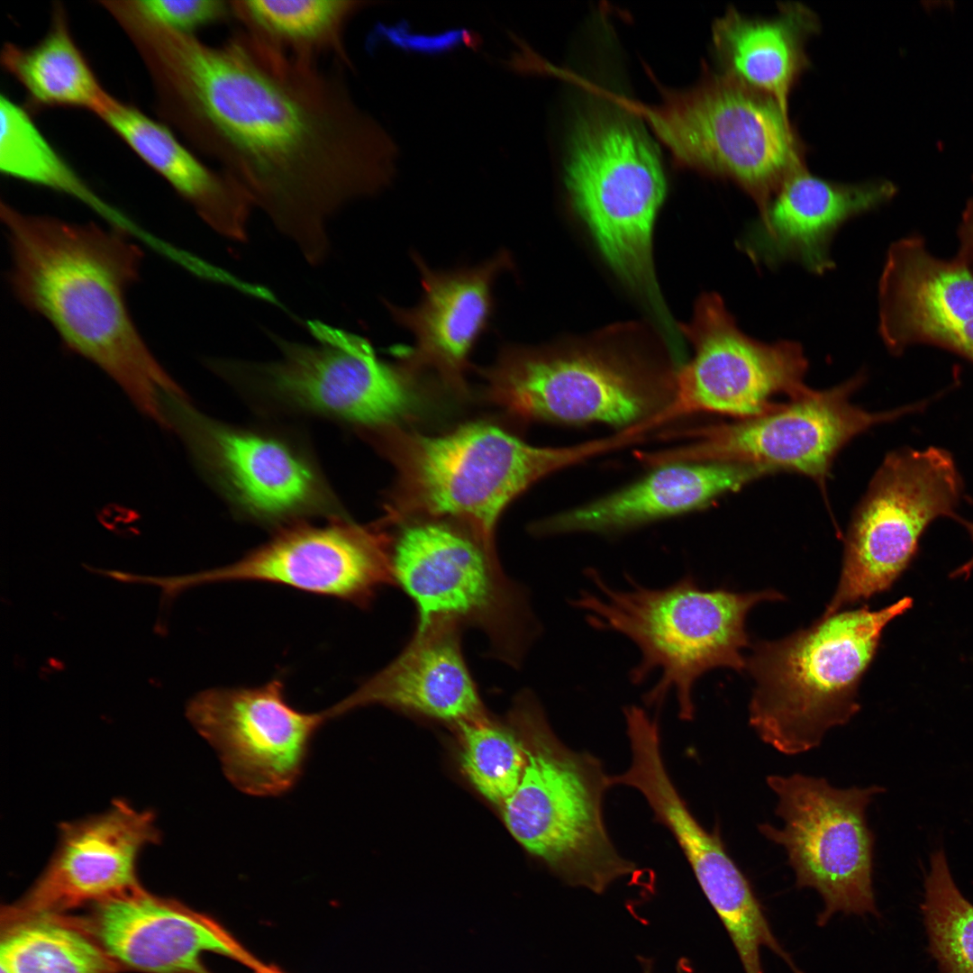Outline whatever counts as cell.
I'll list each match as a JSON object with an SVG mask.
<instances>
[{
	"mask_svg": "<svg viewBox=\"0 0 973 973\" xmlns=\"http://www.w3.org/2000/svg\"><path fill=\"white\" fill-rule=\"evenodd\" d=\"M961 478L943 449L889 453L858 505L844 541L841 573L823 615L887 591L938 517L953 516Z\"/></svg>",
	"mask_w": 973,
	"mask_h": 973,
	"instance_id": "obj_13",
	"label": "cell"
},
{
	"mask_svg": "<svg viewBox=\"0 0 973 973\" xmlns=\"http://www.w3.org/2000/svg\"><path fill=\"white\" fill-rule=\"evenodd\" d=\"M783 827L758 825L786 850L796 887L814 889L823 902L817 924L835 914L878 915L873 888L875 835L866 811L880 786L837 788L824 777L769 775Z\"/></svg>",
	"mask_w": 973,
	"mask_h": 973,
	"instance_id": "obj_12",
	"label": "cell"
},
{
	"mask_svg": "<svg viewBox=\"0 0 973 973\" xmlns=\"http://www.w3.org/2000/svg\"><path fill=\"white\" fill-rule=\"evenodd\" d=\"M423 297L413 308L387 305L398 324L409 330L414 345L405 353V365L415 375L432 372L452 392L465 396L468 356L484 331L492 310V286L499 273L512 267L502 251L473 267L432 270L418 256Z\"/></svg>",
	"mask_w": 973,
	"mask_h": 973,
	"instance_id": "obj_21",
	"label": "cell"
},
{
	"mask_svg": "<svg viewBox=\"0 0 973 973\" xmlns=\"http://www.w3.org/2000/svg\"><path fill=\"white\" fill-rule=\"evenodd\" d=\"M589 503L555 514L531 526L539 536L615 534L699 510L714 499L775 472L745 463H670Z\"/></svg>",
	"mask_w": 973,
	"mask_h": 973,
	"instance_id": "obj_24",
	"label": "cell"
},
{
	"mask_svg": "<svg viewBox=\"0 0 973 973\" xmlns=\"http://www.w3.org/2000/svg\"><path fill=\"white\" fill-rule=\"evenodd\" d=\"M510 721L506 725L485 716L456 726L463 774L483 797L499 807L515 791L526 763L523 741L512 715Z\"/></svg>",
	"mask_w": 973,
	"mask_h": 973,
	"instance_id": "obj_34",
	"label": "cell"
},
{
	"mask_svg": "<svg viewBox=\"0 0 973 973\" xmlns=\"http://www.w3.org/2000/svg\"><path fill=\"white\" fill-rule=\"evenodd\" d=\"M462 630L447 621L417 623L402 652L329 708L331 718L373 705L456 726L486 716L462 652Z\"/></svg>",
	"mask_w": 973,
	"mask_h": 973,
	"instance_id": "obj_23",
	"label": "cell"
},
{
	"mask_svg": "<svg viewBox=\"0 0 973 973\" xmlns=\"http://www.w3.org/2000/svg\"><path fill=\"white\" fill-rule=\"evenodd\" d=\"M682 332L694 346L692 359L676 372L672 402L659 414L663 424L682 415L714 413L743 420L778 409L815 390L805 383L808 360L800 343H768L741 331L714 293L703 296Z\"/></svg>",
	"mask_w": 973,
	"mask_h": 973,
	"instance_id": "obj_15",
	"label": "cell"
},
{
	"mask_svg": "<svg viewBox=\"0 0 973 973\" xmlns=\"http://www.w3.org/2000/svg\"><path fill=\"white\" fill-rule=\"evenodd\" d=\"M1 973H10L7 969L1 966Z\"/></svg>",
	"mask_w": 973,
	"mask_h": 973,
	"instance_id": "obj_41",
	"label": "cell"
},
{
	"mask_svg": "<svg viewBox=\"0 0 973 973\" xmlns=\"http://www.w3.org/2000/svg\"><path fill=\"white\" fill-rule=\"evenodd\" d=\"M361 0H230L232 15L268 45L300 60L352 69L345 33L368 5Z\"/></svg>",
	"mask_w": 973,
	"mask_h": 973,
	"instance_id": "obj_29",
	"label": "cell"
},
{
	"mask_svg": "<svg viewBox=\"0 0 973 973\" xmlns=\"http://www.w3.org/2000/svg\"><path fill=\"white\" fill-rule=\"evenodd\" d=\"M366 436L396 471L378 525L388 528L448 516L492 544L501 514L532 485L616 448L613 437L566 447L532 446L482 422L463 424L439 436L403 425L385 427Z\"/></svg>",
	"mask_w": 973,
	"mask_h": 973,
	"instance_id": "obj_3",
	"label": "cell"
},
{
	"mask_svg": "<svg viewBox=\"0 0 973 973\" xmlns=\"http://www.w3.org/2000/svg\"><path fill=\"white\" fill-rule=\"evenodd\" d=\"M912 605L905 596L879 610L840 611L782 639L756 642L745 669L755 682L749 723L759 738L797 755L849 723L860 709L859 687L884 629Z\"/></svg>",
	"mask_w": 973,
	"mask_h": 973,
	"instance_id": "obj_5",
	"label": "cell"
},
{
	"mask_svg": "<svg viewBox=\"0 0 973 973\" xmlns=\"http://www.w3.org/2000/svg\"><path fill=\"white\" fill-rule=\"evenodd\" d=\"M388 543L387 532L377 524L344 519L323 526L302 523L196 579L268 582L366 607L380 588L394 584Z\"/></svg>",
	"mask_w": 973,
	"mask_h": 973,
	"instance_id": "obj_18",
	"label": "cell"
},
{
	"mask_svg": "<svg viewBox=\"0 0 973 973\" xmlns=\"http://www.w3.org/2000/svg\"><path fill=\"white\" fill-rule=\"evenodd\" d=\"M820 29L817 15L798 2L779 4L771 18L735 8L715 20L713 42L723 73L774 98L788 113V97L809 67L805 42Z\"/></svg>",
	"mask_w": 973,
	"mask_h": 973,
	"instance_id": "obj_27",
	"label": "cell"
},
{
	"mask_svg": "<svg viewBox=\"0 0 973 973\" xmlns=\"http://www.w3.org/2000/svg\"><path fill=\"white\" fill-rule=\"evenodd\" d=\"M947 348L963 354L973 361V320L954 335Z\"/></svg>",
	"mask_w": 973,
	"mask_h": 973,
	"instance_id": "obj_37",
	"label": "cell"
},
{
	"mask_svg": "<svg viewBox=\"0 0 973 973\" xmlns=\"http://www.w3.org/2000/svg\"><path fill=\"white\" fill-rule=\"evenodd\" d=\"M307 326L322 345L272 334L280 359L228 360L225 377L261 388L295 408L351 424L364 434L402 425L421 413L416 375L380 360L359 336L319 322Z\"/></svg>",
	"mask_w": 973,
	"mask_h": 973,
	"instance_id": "obj_11",
	"label": "cell"
},
{
	"mask_svg": "<svg viewBox=\"0 0 973 973\" xmlns=\"http://www.w3.org/2000/svg\"><path fill=\"white\" fill-rule=\"evenodd\" d=\"M98 117L214 230L235 241L247 239L253 206L224 172L205 164L167 125L132 104L114 97Z\"/></svg>",
	"mask_w": 973,
	"mask_h": 973,
	"instance_id": "obj_26",
	"label": "cell"
},
{
	"mask_svg": "<svg viewBox=\"0 0 973 973\" xmlns=\"http://www.w3.org/2000/svg\"><path fill=\"white\" fill-rule=\"evenodd\" d=\"M160 118L244 192L312 264L327 221L395 181L400 148L354 97L343 68H324L241 28L210 44L147 14L125 26Z\"/></svg>",
	"mask_w": 973,
	"mask_h": 973,
	"instance_id": "obj_1",
	"label": "cell"
},
{
	"mask_svg": "<svg viewBox=\"0 0 973 973\" xmlns=\"http://www.w3.org/2000/svg\"><path fill=\"white\" fill-rule=\"evenodd\" d=\"M964 525L969 532L971 540L973 541V523L964 522ZM973 569V556L970 559L961 565L959 568L954 570L952 577L968 576Z\"/></svg>",
	"mask_w": 973,
	"mask_h": 973,
	"instance_id": "obj_39",
	"label": "cell"
},
{
	"mask_svg": "<svg viewBox=\"0 0 973 973\" xmlns=\"http://www.w3.org/2000/svg\"><path fill=\"white\" fill-rule=\"evenodd\" d=\"M511 714L526 763L518 787L501 807L506 828L565 883L603 894L636 870L619 854L605 825L609 776L596 757L559 740L532 693H521Z\"/></svg>",
	"mask_w": 973,
	"mask_h": 973,
	"instance_id": "obj_6",
	"label": "cell"
},
{
	"mask_svg": "<svg viewBox=\"0 0 973 973\" xmlns=\"http://www.w3.org/2000/svg\"><path fill=\"white\" fill-rule=\"evenodd\" d=\"M961 250L959 259L967 265L973 261V196L967 203L959 229Z\"/></svg>",
	"mask_w": 973,
	"mask_h": 973,
	"instance_id": "obj_36",
	"label": "cell"
},
{
	"mask_svg": "<svg viewBox=\"0 0 973 973\" xmlns=\"http://www.w3.org/2000/svg\"><path fill=\"white\" fill-rule=\"evenodd\" d=\"M587 577L593 589L582 591L572 605L592 628L617 632L635 645L640 660L630 672L632 682L643 683L657 673L645 702L661 704L673 693L684 721L694 718V687L705 673L718 668L745 670L742 650L750 645L746 618L750 609L784 599L776 590L704 589L692 576L661 588L634 581L616 587L595 569Z\"/></svg>",
	"mask_w": 973,
	"mask_h": 973,
	"instance_id": "obj_4",
	"label": "cell"
},
{
	"mask_svg": "<svg viewBox=\"0 0 973 973\" xmlns=\"http://www.w3.org/2000/svg\"><path fill=\"white\" fill-rule=\"evenodd\" d=\"M920 908L940 972L973 973V905L955 884L942 849L931 854Z\"/></svg>",
	"mask_w": 973,
	"mask_h": 973,
	"instance_id": "obj_33",
	"label": "cell"
},
{
	"mask_svg": "<svg viewBox=\"0 0 973 973\" xmlns=\"http://www.w3.org/2000/svg\"><path fill=\"white\" fill-rule=\"evenodd\" d=\"M481 374L485 398L514 418L620 431L651 422L672 402L676 386V373L622 358L512 345Z\"/></svg>",
	"mask_w": 973,
	"mask_h": 973,
	"instance_id": "obj_10",
	"label": "cell"
},
{
	"mask_svg": "<svg viewBox=\"0 0 973 973\" xmlns=\"http://www.w3.org/2000/svg\"><path fill=\"white\" fill-rule=\"evenodd\" d=\"M879 334L894 353L918 342L947 347L973 320V272L959 259H939L922 240L888 250L878 283Z\"/></svg>",
	"mask_w": 973,
	"mask_h": 973,
	"instance_id": "obj_25",
	"label": "cell"
},
{
	"mask_svg": "<svg viewBox=\"0 0 973 973\" xmlns=\"http://www.w3.org/2000/svg\"><path fill=\"white\" fill-rule=\"evenodd\" d=\"M93 930L117 961L148 973H210L205 952L254 959L210 917L140 886L97 903Z\"/></svg>",
	"mask_w": 973,
	"mask_h": 973,
	"instance_id": "obj_22",
	"label": "cell"
},
{
	"mask_svg": "<svg viewBox=\"0 0 973 973\" xmlns=\"http://www.w3.org/2000/svg\"><path fill=\"white\" fill-rule=\"evenodd\" d=\"M159 405L161 427L178 436L201 473L248 516L278 523L331 507L316 468L286 440L215 421L186 393L162 391Z\"/></svg>",
	"mask_w": 973,
	"mask_h": 973,
	"instance_id": "obj_16",
	"label": "cell"
},
{
	"mask_svg": "<svg viewBox=\"0 0 973 973\" xmlns=\"http://www.w3.org/2000/svg\"><path fill=\"white\" fill-rule=\"evenodd\" d=\"M150 16L179 32L195 34L204 27L232 18L230 0H138Z\"/></svg>",
	"mask_w": 973,
	"mask_h": 973,
	"instance_id": "obj_35",
	"label": "cell"
},
{
	"mask_svg": "<svg viewBox=\"0 0 973 973\" xmlns=\"http://www.w3.org/2000/svg\"><path fill=\"white\" fill-rule=\"evenodd\" d=\"M680 164L741 187L761 214L794 172L805 146L788 113L771 96L725 74L664 95L655 105H632Z\"/></svg>",
	"mask_w": 973,
	"mask_h": 973,
	"instance_id": "obj_9",
	"label": "cell"
},
{
	"mask_svg": "<svg viewBox=\"0 0 973 973\" xmlns=\"http://www.w3.org/2000/svg\"><path fill=\"white\" fill-rule=\"evenodd\" d=\"M154 815L115 800L106 811L63 823L47 867L29 891L5 909V925L55 915L139 887L137 861L158 843Z\"/></svg>",
	"mask_w": 973,
	"mask_h": 973,
	"instance_id": "obj_19",
	"label": "cell"
},
{
	"mask_svg": "<svg viewBox=\"0 0 973 973\" xmlns=\"http://www.w3.org/2000/svg\"><path fill=\"white\" fill-rule=\"evenodd\" d=\"M256 973H284L274 966H268L261 962H258L254 968Z\"/></svg>",
	"mask_w": 973,
	"mask_h": 973,
	"instance_id": "obj_40",
	"label": "cell"
},
{
	"mask_svg": "<svg viewBox=\"0 0 973 973\" xmlns=\"http://www.w3.org/2000/svg\"><path fill=\"white\" fill-rule=\"evenodd\" d=\"M188 717L215 750L228 780L258 796H280L296 785L313 737L330 719L327 710L305 713L291 705L279 678L205 692L191 703Z\"/></svg>",
	"mask_w": 973,
	"mask_h": 973,
	"instance_id": "obj_17",
	"label": "cell"
},
{
	"mask_svg": "<svg viewBox=\"0 0 973 973\" xmlns=\"http://www.w3.org/2000/svg\"><path fill=\"white\" fill-rule=\"evenodd\" d=\"M1 966L10 973H117L116 959L82 931L43 915L5 926Z\"/></svg>",
	"mask_w": 973,
	"mask_h": 973,
	"instance_id": "obj_31",
	"label": "cell"
},
{
	"mask_svg": "<svg viewBox=\"0 0 973 973\" xmlns=\"http://www.w3.org/2000/svg\"><path fill=\"white\" fill-rule=\"evenodd\" d=\"M0 126L3 174L100 205L101 201L42 135L31 114L5 94L0 97Z\"/></svg>",
	"mask_w": 973,
	"mask_h": 973,
	"instance_id": "obj_32",
	"label": "cell"
},
{
	"mask_svg": "<svg viewBox=\"0 0 973 973\" xmlns=\"http://www.w3.org/2000/svg\"><path fill=\"white\" fill-rule=\"evenodd\" d=\"M390 528L394 584L414 602L417 623L478 629L491 656L518 668L540 625L525 590L502 569L495 544L458 522L420 519Z\"/></svg>",
	"mask_w": 973,
	"mask_h": 973,
	"instance_id": "obj_8",
	"label": "cell"
},
{
	"mask_svg": "<svg viewBox=\"0 0 973 973\" xmlns=\"http://www.w3.org/2000/svg\"><path fill=\"white\" fill-rule=\"evenodd\" d=\"M896 192L888 180L840 183L802 168L782 183L738 246L757 266L771 268L794 261L811 273L824 274L834 268L830 249L840 228Z\"/></svg>",
	"mask_w": 973,
	"mask_h": 973,
	"instance_id": "obj_20",
	"label": "cell"
},
{
	"mask_svg": "<svg viewBox=\"0 0 973 973\" xmlns=\"http://www.w3.org/2000/svg\"><path fill=\"white\" fill-rule=\"evenodd\" d=\"M687 861L723 924L744 973H763L760 952L764 948L797 972V966L774 934L750 882L727 852L720 833L700 844Z\"/></svg>",
	"mask_w": 973,
	"mask_h": 973,
	"instance_id": "obj_30",
	"label": "cell"
},
{
	"mask_svg": "<svg viewBox=\"0 0 973 973\" xmlns=\"http://www.w3.org/2000/svg\"><path fill=\"white\" fill-rule=\"evenodd\" d=\"M1 65L24 89L31 114L50 108H77L97 117L114 96L102 86L77 44L64 5L56 2L47 32L35 44L7 42Z\"/></svg>",
	"mask_w": 973,
	"mask_h": 973,
	"instance_id": "obj_28",
	"label": "cell"
},
{
	"mask_svg": "<svg viewBox=\"0 0 973 973\" xmlns=\"http://www.w3.org/2000/svg\"><path fill=\"white\" fill-rule=\"evenodd\" d=\"M18 300L54 327L66 348L91 361L136 409L161 424L162 391L185 393L145 344L126 304L141 250L123 232L26 214L1 202Z\"/></svg>",
	"mask_w": 973,
	"mask_h": 973,
	"instance_id": "obj_2",
	"label": "cell"
},
{
	"mask_svg": "<svg viewBox=\"0 0 973 973\" xmlns=\"http://www.w3.org/2000/svg\"><path fill=\"white\" fill-rule=\"evenodd\" d=\"M642 973H654L652 962L649 959H641ZM677 973H694L690 962L687 959H680L677 965Z\"/></svg>",
	"mask_w": 973,
	"mask_h": 973,
	"instance_id": "obj_38",
	"label": "cell"
},
{
	"mask_svg": "<svg viewBox=\"0 0 973 973\" xmlns=\"http://www.w3.org/2000/svg\"><path fill=\"white\" fill-rule=\"evenodd\" d=\"M862 378L859 375L833 388L815 390L760 416L683 430L679 434L690 442L636 456L650 468L700 462L764 465L802 473L823 486L836 454L849 441L922 406L864 410L850 403Z\"/></svg>",
	"mask_w": 973,
	"mask_h": 973,
	"instance_id": "obj_14",
	"label": "cell"
},
{
	"mask_svg": "<svg viewBox=\"0 0 973 973\" xmlns=\"http://www.w3.org/2000/svg\"><path fill=\"white\" fill-rule=\"evenodd\" d=\"M566 185L613 269L653 305L661 302L652 232L666 193L656 146L628 111L596 106L576 123Z\"/></svg>",
	"mask_w": 973,
	"mask_h": 973,
	"instance_id": "obj_7",
	"label": "cell"
}]
</instances>
